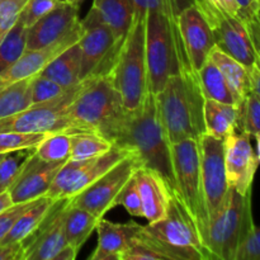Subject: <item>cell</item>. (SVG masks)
I'll return each instance as SVG.
<instances>
[{
  "label": "cell",
  "mask_w": 260,
  "mask_h": 260,
  "mask_svg": "<svg viewBox=\"0 0 260 260\" xmlns=\"http://www.w3.org/2000/svg\"><path fill=\"white\" fill-rule=\"evenodd\" d=\"M192 3L203 7L211 8L222 14L231 15V17H240V9L236 0H192ZM240 19V18H239Z\"/></svg>",
  "instance_id": "45"
},
{
  "label": "cell",
  "mask_w": 260,
  "mask_h": 260,
  "mask_svg": "<svg viewBox=\"0 0 260 260\" xmlns=\"http://www.w3.org/2000/svg\"><path fill=\"white\" fill-rule=\"evenodd\" d=\"M81 81L66 116L76 134L94 132L112 141L127 113L118 91L106 73L94 74Z\"/></svg>",
  "instance_id": "4"
},
{
  "label": "cell",
  "mask_w": 260,
  "mask_h": 260,
  "mask_svg": "<svg viewBox=\"0 0 260 260\" xmlns=\"http://www.w3.org/2000/svg\"><path fill=\"white\" fill-rule=\"evenodd\" d=\"M79 23V7L61 3L28 28L27 50H40L62 40Z\"/></svg>",
  "instance_id": "19"
},
{
  "label": "cell",
  "mask_w": 260,
  "mask_h": 260,
  "mask_svg": "<svg viewBox=\"0 0 260 260\" xmlns=\"http://www.w3.org/2000/svg\"><path fill=\"white\" fill-rule=\"evenodd\" d=\"M172 162L178 196L197 223L205 244L210 220L203 196L198 140L188 139L172 144Z\"/></svg>",
  "instance_id": "8"
},
{
  "label": "cell",
  "mask_w": 260,
  "mask_h": 260,
  "mask_svg": "<svg viewBox=\"0 0 260 260\" xmlns=\"http://www.w3.org/2000/svg\"><path fill=\"white\" fill-rule=\"evenodd\" d=\"M28 0H2L0 2V42L13 25L18 22L19 15Z\"/></svg>",
  "instance_id": "40"
},
{
  "label": "cell",
  "mask_w": 260,
  "mask_h": 260,
  "mask_svg": "<svg viewBox=\"0 0 260 260\" xmlns=\"http://www.w3.org/2000/svg\"><path fill=\"white\" fill-rule=\"evenodd\" d=\"M58 2L63 3V4H71V5H76V7H79L84 0H58Z\"/></svg>",
  "instance_id": "49"
},
{
  "label": "cell",
  "mask_w": 260,
  "mask_h": 260,
  "mask_svg": "<svg viewBox=\"0 0 260 260\" xmlns=\"http://www.w3.org/2000/svg\"><path fill=\"white\" fill-rule=\"evenodd\" d=\"M78 42L53 58L40 75L56 81L63 88H70L81 81V52Z\"/></svg>",
  "instance_id": "25"
},
{
  "label": "cell",
  "mask_w": 260,
  "mask_h": 260,
  "mask_svg": "<svg viewBox=\"0 0 260 260\" xmlns=\"http://www.w3.org/2000/svg\"><path fill=\"white\" fill-rule=\"evenodd\" d=\"M93 9L111 28L116 40V47L123 43L132 22H134V7L129 0H93ZM117 53V52H116Z\"/></svg>",
  "instance_id": "23"
},
{
  "label": "cell",
  "mask_w": 260,
  "mask_h": 260,
  "mask_svg": "<svg viewBox=\"0 0 260 260\" xmlns=\"http://www.w3.org/2000/svg\"><path fill=\"white\" fill-rule=\"evenodd\" d=\"M79 81L70 86L62 95L45 102L32 104L28 108L0 119V132H20V134H76L73 123L66 116V109L73 102L79 89Z\"/></svg>",
  "instance_id": "9"
},
{
  "label": "cell",
  "mask_w": 260,
  "mask_h": 260,
  "mask_svg": "<svg viewBox=\"0 0 260 260\" xmlns=\"http://www.w3.org/2000/svg\"><path fill=\"white\" fill-rule=\"evenodd\" d=\"M250 137L246 132L235 131L225 139V169L229 187L241 194L251 192L259 167Z\"/></svg>",
  "instance_id": "15"
},
{
  "label": "cell",
  "mask_w": 260,
  "mask_h": 260,
  "mask_svg": "<svg viewBox=\"0 0 260 260\" xmlns=\"http://www.w3.org/2000/svg\"><path fill=\"white\" fill-rule=\"evenodd\" d=\"M47 135L48 134L0 132V154H9L18 150L36 149Z\"/></svg>",
  "instance_id": "36"
},
{
  "label": "cell",
  "mask_w": 260,
  "mask_h": 260,
  "mask_svg": "<svg viewBox=\"0 0 260 260\" xmlns=\"http://www.w3.org/2000/svg\"><path fill=\"white\" fill-rule=\"evenodd\" d=\"M208 58L217 66L218 70H220L221 73H222V75L225 76L226 81H228L229 85H230L231 90H233L234 93V96H235L236 99L235 107H238L239 104L245 99V96L248 95L249 91L251 90L249 70L243 65V63L239 62L238 60H235V58L231 57V56H229L228 53L221 51L220 48L216 47V46L210 52Z\"/></svg>",
  "instance_id": "24"
},
{
  "label": "cell",
  "mask_w": 260,
  "mask_h": 260,
  "mask_svg": "<svg viewBox=\"0 0 260 260\" xmlns=\"http://www.w3.org/2000/svg\"><path fill=\"white\" fill-rule=\"evenodd\" d=\"M60 4L58 0H28L20 13L19 20L29 28Z\"/></svg>",
  "instance_id": "39"
},
{
  "label": "cell",
  "mask_w": 260,
  "mask_h": 260,
  "mask_svg": "<svg viewBox=\"0 0 260 260\" xmlns=\"http://www.w3.org/2000/svg\"><path fill=\"white\" fill-rule=\"evenodd\" d=\"M238 109V131L255 137L260 132V96L250 90Z\"/></svg>",
  "instance_id": "34"
},
{
  "label": "cell",
  "mask_w": 260,
  "mask_h": 260,
  "mask_svg": "<svg viewBox=\"0 0 260 260\" xmlns=\"http://www.w3.org/2000/svg\"><path fill=\"white\" fill-rule=\"evenodd\" d=\"M141 225L136 221H128L126 223L111 222L104 220L103 217L99 220L96 225V234H98V243L95 250L93 251L89 259L90 260H122V255L135 236L139 233Z\"/></svg>",
  "instance_id": "21"
},
{
  "label": "cell",
  "mask_w": 260,
  "mask_h": 260,
  "mask_svg": "<svg viewBox=\"0 0 260 260\" xmlns=\"http://www.w3.org/2000/svg\"><path fill=\"white\" fill-rule=\"evenodd\" d=\"M198 78L205 99L236 106V99L225 76L210 58L200 69Z\"/></svg>",
  "instance_id": "29"
},
{
  "label": "cell",
  "mask_w": 260,
  "mask_h": 260,
  "mask_svg": "<svg viewBox=\"0 0 260 260\" xmlns=\"http://www.w3.org/2000/svg\"><path fill=\"white\" fill-rule=\"evenodd\" d=\"M122 260H165V258L151 246L135 236L132 243L122 255Z\"/></svg>",
  "instance_id": "43"
},
{
  "label": "cell",
  "mask_w": 260,
  "mask_h": 260,
  "mask_svg": "<svg viewBox=\"0 0 260 260\" xmlns=\"http://www.w3.org/2000/svg\"><path fill=\"white\" fill-rule=\"evenodd\" d=\"M5 155H7V154H0V162L3 161V159H4V157H5Z\"/></svg>",
  "instance_id": "51"
},
{
  "label": "cell",
  "mask_w": 260,
  "mask_h": 260,
  "mask_svg": "<svg viewBox=\"0 0 260 260\" xmlns=\"http://www.w3.org/2000/svg\"><path fill=\"white\" fill-rule=\"evenodd\" d=\"M157 114L170 144L198 140L206 134L203 107L205 96L197 71L184 69L173 75L164 88L155 94Z\"/></svg>",
  "instance_id": "2"
},
{
  "label": "cell",
  "mask_w": 260,
  "mask_h": 260,
  "mask_svg": "<svg viewBox=\"0 0 260 260\" xmlns=\"http://www.w3.org/2000/svg\"><path fill=\"white\" fill-rule=\"evenodd\" d=\"M71 139L73 134H65V132L48 134L36 147L35 154L42 161H68L70 159Z\"/></svg>",
  "instance_id": "33"
},
{
  "label": "cell",
  "mask_w": 260,
  "mask_h": 260,
  "mask_svg": "<svg viewBox=\"0 0 260 260\" xmlns=\"http://www.w3.org/2000/svg\"><path fill=\"white\" fill-rule=\"evenodd\" d=\"M113 142L104 136L94 132L73 134L71 152L69 160H83L106 154L112 149Z\"/></svg>",
  "instance_id": "31"
},
{
  "label": "cell",
  "mask_w": 260,
  "mask_h": 260,
  "mask_svg": "<svg viewBox=\"0 0 260 260\" xmlns=\"http://www.w3.org/2000/svg\"><path fill=\"white\" fill-rule=\"evenodd\" d=\"M240 9V19L244 23H249L256 19L260 9V0H236Z\"/></svg>",
  "instance_id": "46"
},
{
  "label": "cell",
  "mask_w": 260,
  "mask_h": 260,
  "mask_svg": "<svg viewBox=\"0 0 260 260\" xmlns=\"http://www.w3.org/2000/svg\"><path fill=\"white\" fill-rule=\"evenodd\" d=\"M180 40L190 66L200 71L215 47V37L207 19L193 3L180 9L177 17Z\"/></svg>",
  "instance_id": "17"
},
{
  "label": "cell",
  "mask_w": 260,
  "mask_h": 260,
  "mask_svg": "<svg viewBox=\"0 0 260 260\" xmlns=\"http://www.w3.org/2000/svg\"><path fill=\"white\" fill-rule=\"evenodd\" d=\"M30 80L32 78L24 79L0 90V119L32 106Z\"/></svg>",
  "instance_id": "30"
},
{
  "label": "cell",
  "mask_w": 260,
  "mask_h": 260,
  "mask_svg": "<svg viewBox=\"0 0 260 260\" xmlns=\"http://www.w3.org/2000/svg\"><path fill=\"white\" fill-rule=\"evenodd\" d=\"M235 260H260V228H254L239 248Z\"/></svg>",
  "instance_id": "44"
},
{
  "label": "cell",
  "mask_w": 260,
  "mask_h": 260,
  "mask_svg": "<svg viewBox=\"0 0 260 260\" xmlns=\"http://www.w3.org/2000/svg\"><path fill=\"white\" fill-rule=\"evenodd\" d=\"M178 3L165 10H152L145 22V52H146L149 91L157 94L173 75L192 68L187 57L179 28Z\"/></svg>",
  "instance_id": "3"
},
{
  "label": "cell",
  "mask_w": 260,
  "mask_h": 260,
  "mask_svg": "<svg viewBox=\"0 0 260 260\" xmlns=\"http://www.w3.org/2000/svg\"><path fill=\"white\" fill-rule=\"evenodd\" d=\"M65 162L42 161L36 154L30 155L18 179L9 189L13 202H29L43 197Z\"/></svg>",
  "instance_id": "20"
},
{
  "label": "cell",
  "mask_w": 260,
  "mask_h": 260,
  "mask_svg": "<svg viewBox=\"0 0 260 260\" xmlns=\"http://www.w3.org/2000/svg\"><path fill=\"white\" fill-rule=\"evenodd\" d=\"M132 154H135L132 150L113 145L109 151L99 156L83 160H68L58 170L45 196L55 201L71 200L93 184L121 160Z\"/></svg>",
  "instance_id": "10"
},
{
  "label": "cell",
  "mask_w": 260,
  "mask_h": 260,
  "mask_svg": "<svg viewBox=\"0 0 260 260\" xmlns=\"http://www.w3.org/2000/svg\"><path fill=\"white\" fill-rule=\"evenodd\" d=\"M28 28L18 19L0 42V73L12 66L27 51Z\"/></svg>",
  "instance_id": "32"
},
{
  "label": "cell",
  "mask_w": 260,
  "mask_h": 260,
  "mask_svg": "<svg viewBox=\"0 0 260 260\" xmlns=\"http://www.w3.org/2000/svg\"><path fill=\"white\" fill-rule=\"evenodd\" d=\"M24 245L22 243H0V260H23Z\"/></svg>",
  "instance_id": "47"
},
{
  "label": "cell",
  "mask_w": 260,
  "mask_h": 260,
  "mask_svg": "<svg viewBox=\"0 0 260 260\" xmlns=\"http://www.w3.org/2000/svg\"><path fill=\"white\" fill-rule=\"evenodd\" d=\"M198 144L203 196L208 220H211L222 206L229 190L225 169V140L203 134L198 139Z\"/></svg>",
  "instance_id": "13"
},
{
  "label": "cell",
  "mask_w": 260,
  "mask_h": 260,
  "mask_svg": "<svg viewBox=\"0 0 260 260\" xmlns=\"http://www.w3.org/2000/svg\"><path fill=\"white\" fill-rule=\"evenodd\" d=\"M81 20V19H80ZM81 22L66 37L40 50H27L12 66L0 73V90L24 79L38 75L51 61L79 41Z\"/></svg>",
  "instance_id": "18"
},
{
  "label": "cell",
  "mask_w": 260,
  "mask_h": 260,
  "mask_svg": "<svg viewBox=\"0 0 260 260\" xmlns=\"http://www.w3.org/2000/svg\"><path fill=\"white\" fill-rule=\"evenodd\" d=\"M69 88H63L56 81L51 79L41 76L40 74L33 76L30 80V96H32V103H45V102L52 101L57 96L62 95Z\"/></svg>",
  "instance_id": "37"
},
{
  "label": "cell",
  "mask_w": 260,
  "mask_h": 260,
  "mask_svg": "<svg viewBox=\"0 0 260 260\" xmlns=\"http://www.w3.org/2000/svg\"><path fill=\"white\" fill-rule=\"evenodd\" d=\"M0 2H2V0H0Z\"/></svg>",
  "instance_id": "53"
},
{
  "label": "cell",
  "mask_w": 260,
  "mask_h": 260,
  "mask_svg": "<svg viewBox=\"0 0 260 260\" xmlns=\"http://www.w3.org/2000/svg\"><path fill=\"white\" fill-rule=\"evenodd\" d=\"M13 205H14V202H13L9 190L0 193V213L7 210V208L12 207Z\"/></svg>",
  "instance_id": "48"
},
{
  "label": "cell",
  "mask_w": 260,
  "mask_h": 260,
  "mask_svg": "<svg viewBox=\"0 0 260 260\" xmlns=\"http://www.w3.org/2000/svg\"><path fill=\"white\" fill-rule=\"evenodd\" d=\"M114 205L116 207L122 206L134 217H144V207H142L141 196L135 175L122 188L119 194L117 196Z\"/></svg>",
  "instance_id": "38"
},
{
  "label": "cell",
  "mask_w": 260,
  "mask_h": 260,
  "mask_svg": "<svg viewBox=\"0 0 260 260\" xmlns=\"http://www.w3.org/2000/svg\"><path fill=\"white\" fill-rule=\"evenodd\" d=\"M55 202V200L46 197V196L38 198L35 205L30 206L27 211H24L20 215V217L15 221L12 230L9 231V234L5 236L2 243H24L40 228V225L47 217L48 212H50Z\"/></svg>",
  "instance_id": "28"
},
{
  "label": "cell",
  "mask_w": 260,
  "mask_h": 260,
  "mask_svg": "<svg viewBox=\"0 0 260 260\" xmlns=\"http://www.w3.org/2000/svg\"><path fill=\"white\" fill-rule=\"evenodd\" d=\"M256 139V156H258V160L260 162V132L255 136Z\"/></svg>",
  "instance_id": "50"
},
{
  "label": "cell",
  "mask_w": 260,
  "mask_h": 260,
  "mask_svg": "<svg viewBox=\"0 0 260 260\" xmlns=\"http://www.w3.org/2000/svg\"><path fill=\"white\" fill-rule=\"evenodd\" d=\"M112 142L136 152L144 167L156 172L164 179L170 196L178 194L173 172L172 144L157 114L155 94L149 91L140 108L127 111Z\"/></svg>",
  "instance_id": "1"
},
{
  "label": "cell",
  "mask_w": 260,
  "mask_h": 260,
  "mask_svg": "<svg viewBox=\"0 0 260 260\" xmlns=\"http://www.w3.org/2000/svg\"><path fill=\"white\" fill-rule=\"evenodd\" d=\"M145 22L146 17H134L123 43L104 71L118 91L126 111L140 108L149 93Z\"/></svg>",
  "instance_id": "6"
},
{
  "label": "cell",
  "mask_w": 260,
  "mask_h": 260,
  "mask_svg": "<svg viewBox=\"0 0 260 260\" xmlns=\"http://www.w3.org/2000/svg\"><path fill=\"white\" fill-rule=\"evenodd\" d=\"M35 151L36 149L18 150L5 155L3 161L0 162V193L7 192L12 188L22 173L27 160L30 155L35 154Z\"/></svg>",
  "instance_id": "35"
},
{
  "label": "cell",
  "mask_w": 260,
  "mask_h": 260,
  "mask_svg": "<svg viewBox=\"0 0 260 260\" xmlns=\"http://www.w3.org/2000/svg\"><path fill=\"white\" fill-rule=\"evenodd\" d=\"M69 201L58 200L53 203L40 228L23 243V260H56L69 245L63 233V215Z\"/></svg>",
  "instance_id": "16"
},
{
  "label": "cell",
  "mask_w": 260,
  "mask_h": 260,
  "mask_svg": "<svg viewBox=\"0 0 260 260\" xmlns=\"http://www.w3.org/2000/svg\"><path fill=\"white\" fill-rule=\"evenodd\" d=\"M136 236L165 260H210L197 223L178 194L170 196L167 216L141 225Z\"/></svg>",
  "instance_id": "5"
},
{
  "label": "cell",
  "mask_w": 260,
  "mask_h": 260,
  "mask_svg": "<svg viewBox=\"0 0 260 260\" xmlns=\"http://www.w3.org/2000/svg\"><path fill=\"white\" fill-rule=\"evenodd\" d=\"M250 32L251 38H253L254 46L256 50V60L254 62L253 68L249 70V76H250V85L251 90L255 91L260 96V25L258 19H254L251 22L246 23Z\"/></svg>",
  "instance_id": "41"
},
{
  "label": "cell",
  "mask_w": 260,
  "mask_h": 260,
  "mask_svg": "<svg viewBox=\"0 0 260 260\" xmlns=\"http://www.w3.org/2000/svg\"><path fill=\"white\" fill-rule=\"evenodd\" d=\"M37 200L29 201V202L14 203L12 207L7 208V210L3 211V212L0 213V243H2V241L4 240L5 236L9 234L13 225H14L15 221L20 217V215H22L24 211H27L30 206L35 205V202Z\"/></svg>",
  "instance_id": "42"
},
{
  "label": "cell",
  "mask_w": 260,
  "mask_h": 260,
  "mask_svg": "<svg viewBox=\"0 0 260 260\" xmlns=\"http://www.w3.org/2000/svg\"><path fill=\"white\" fill-rule=\"evenodd\" d=\"M194 5L207 19L215 37L216 47L250 70L256 60V50L248 25L238 17L222 14L203 5Z\"/></svg>",
  "instance_id": "14"
},
{
  "label": "cell",
  "mask_w": 260,
  "mask_h": 260,
  "mask_svg": "<svg viewBox=\"0 0 260 260\" xmlns=\"http://www.w3.org/2000/svg\"><path fill=\"white\" fill-rule=\"evenodd\" d=\"M81 35L79 47L81 52L80 80L107 70L116 55V40L111 28L102 20L95 9L90 8L86 17L80 20Z\"/></svg>",
  "instance_id": "12"
},
{
  "label": "cell",
  "mask_w": 260,
  "mask_h": 260,
  "mask_svg": "<svg viewBox=\"0 0 260 260\" xmlns=\"http://www.w3.org/2000/svg\"><path fill=\"white\" fill-rule=\"evenodd\" d=\"M137 185L141 196L144 217L149 223L162 220L167 216L170 202V192L167 183L154 170L141 167L136 173Z\"/></svg>",
  "instance_id": "22"
},
{
  "label": "cell",
  "mask_w": 260,
  "mask_h": 260,
  "mask_svg": "<svg viewBox=\"0 0 260 260\" xmlns=\"http://www.w3.org/2000/svg\"><path fill=\"white\" fill-rule=\"evenodd\" d=\"M99 220L96 216L80 207L70 205L69 201L63 215V233L66 241L80 251L91 234L95 231Z\"/></svg>",
  "instance_id": "27"
},
{
  "label": "cell",
  "mask_w": 260,
  "mask_h": 260,
  "mask_svg": "<svg viewBox=\"0 0 260 260\" xmlns=\"http://www.w3.org/2000/svg\"><path fill=\"white\" fill-rule=\"evenodd\" d=\"M141 167L144 164L136 152L124 157L93 184L71 198L70 205L83 208L98 218L104 217L108 211L116 207L117 196Z\"/></svg>",
  "instance_id": "11"
},
{
  "label": "cell",
  "mask_w": 260,
  "mask_h": 260,
  "mask_svg": "<svg viewBox=\"0 0 260 260\" xmlns=\"http://www.w3.org/2000/svg\"><path fill=\"white\" fill-rule=\"evenodd\" d=\"M206 134L225 140L238 131V109L233 104L206 99L203 107Z\"/></svg>",
  "instance_id": "26"
},
{
  "label": "cell",
  "mask_w": 260,
  "mask_h": 260,
  "mask_svg": "<svg viewBox=\"0 0 260 260\" xmlns=\"http://www.w3.org/2000/svg\"><path fill=\"white\" fill-rule=\"evenodd\" d=\"M256 19H258V23L260 25V9H259V13H258V17H256Z\"/></svg>",
  "instance_id": "52"
},
{
  "label": "cell",
  "mask_w": 260,
  "mask_h": 260,
  "mask_svg": "<svg viewBox=\"0 0 260 260\" xmlns=\"http://www.w3.org/2000/svg\"><path fill=\"white\" fill-rule=\"evenodd\" d=\"M254 228L251 192L241 194L229 187L225 201L210 220L205 236L210 259L235 260L239 248Z\"/></svg>",
  "instance_id": "7"
}]
</instances>
